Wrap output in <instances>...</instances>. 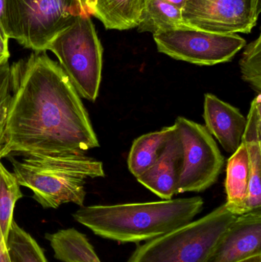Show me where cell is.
<instances>
[{
  "mask_svg": "<svg viewBox=\"0 0 261 262\" xmlns=\"http://www.w3.org/2000/svg\"><path fill=\"white\" fill-rule=\"evenodd\" d=\"M175 126L183 149L177 194L205 191L217 181L225 159L216 140L204 126L183 117L177 118Z\"/></svg>",
  "mask_w": 261,
  "mask_h": 262,
  "instance_id": "obj_7",
  "label": "cell"
},
{
  "mask_svg": "<svg viewBox=\"0 0 261 262\" xmlns=\"http://www.w3.org/2000/svg\"><path fill=\"white\" fill-rule=\"evenodd\" d=\"M9 38L0 32V66L9 61Z\"/></svg>",
  "mask_w": 261,
  "mask_h": 262,
  "instance_id": "obj_23",
  "label": "cell"
},
{
  "mask_svg": "<svg viewBox=\"0 0 261 262\" xmlns=\"http://www.w3.org/2000/svg\"><path fill=\"white\" fill-rule=\"evenodd\" d=\"M203 206V199L195 196L150 203L81 206L73 217L98 236L137 244L191 223Z\"/></svg>",
  "mask_w": 261,
  "mask_h": 262,
  "instance_id": "obj_2",
  "label": "cell"
},
{
  "mask_svg": "<svg viewBox=\"0 0 261 262\" xmlns=\"http://www.w3.org/2000/svg\"><path fill=\"white\" fill-rule=\"evenodd\" d=\"M236 262H261V255H254Z\"/></svg>",
  "mask_w": 261,
  "mask_h": 262,
  "instance_id": "obj_26",
  "label": "cell"
},
{
  "mask_svg": "<svg viewBox=\"0 0 261 262\" xmlns=\"http://www.w3.org/2000/svg\"><path fill=\"white\" fill-rule=\"evenodd\" d=\"M242 79L250 84L257 95L261 93V36L245 46L240 60Z\"/></svg>",
  "mask_w": 261,
  "mask_h": 262,
  "instance_id": "obj_21",
  "label": "cell"
},
{
  "mask_svg": "<svg viewBox=\"0 0 261 262\" xmlns=\"http://www.w3.org/2000/svg\"><path fill=\"white\" fill-rule=\"evenodd\" d=\"M59 60L80 97L96 101L99 94L103 67V47L90 13L76 17L48 46Z\"/></svg>",
  "mask_w": 261,
  "mask_h": 262,
  "instance_id": "obj_6",
  "label": "cell"
},
{
  "mask_svg": "<svg viewBox=\"0 0 261 262\" xmlns=\"http://www.w3.org/2000/svg\"><path fill=\"white\" fill-rule=\"evenodd\" d=\"M261 95L251 104L242 142L245 143L249 160L250 186L247 212L261 209Z\"/></svg>",
  "mask_w": 261,
  "mask_h": 262,
  "instance_id": "obj_13",
  "label": "cell"
},
{
  "mask_svg": "<svg viewBox=\"0 0 261 262\" xmlns=\"http://www.w3.org/2000/svg\"><path fill=\"white\" fill-rule=\"evenodd\" d=\"M89 13L107 29L127 30L138 27L147 0H83Z\"/></svg>",
  "mask_w": 261,
  "mask_h": 262,
  "instance_id": "obj_14",
  "label": "cell"
},
{
  "mask_svg": "<svg viewBox=\"0 0 261 262\" xmlns=\"http://www.w3.org/2000/svg\"><path fill=\"white\" fill-rule=\"evenodd\" d=\"M176 126L149 133L133 141L127 159L129 170L136 178L145 173L156 163Z\"/></svg>",
  "mask_w": 261,
  "mask_h": 262,
  "instance_id": "obj_16",
  "label": "cell"
},
{
  "mask_svg": "<svg viewBox=\"0 0 261 262\" xmlns=\"http://www.w3.org/2000/svg\"><path fill=\"white\" fill-rule=\"evenodd\" d=\"M5 1L6 0H0V32L5 34L4 29L3 26V14H4ZM6 35V34H5Z\"/></svg>",
  "mask_w": 261,
  "mask_h": 262,
  "instance_id": "obj_25",
  "label": "cell"
},
{
  "mask_svg": "<svg viewBox=\"0 0 261 262\" xmlns=\"http://www.w3.org/2000/svg\"><path fill=\"white\" fill-rule=\"evenodd\" d=\"M23 196L16 178L0 161V228L7 242L17 201Z\"/></svg>",
  "mask_w": 261,
  "mask_h": 262,
  "instance_id": "obj_19",
  "label": "cell"
},
{
  "mask_svg": "<svg viewBox=\"0 0 261 262\" xmlns=\"http://www.w3.org/2000/svg\"><path fill=\"white\" fill-rule=\"evenodd\" d=\"M238 215L226 205L136 248L127 262H205Z\"/></svg>",
  "mask_w": 261,
  "mask_h": 262,
  "instance_id": "obj_5",
  "label": "cell"
},
{
  "mask_svg": "<svg viewBox=\"0 0 261 262\" xmlns=\"http://www.w3.org/2000/svg\"><path fill=\"white\" fill-rule=\"evenodd\" d=\"M182 160V141L176 127V130L169 139L156 163L145 173L136 178L137 181L159 198L172 200L177 195Z\"/></svg>",
  "mask_w": 261,
  "mask_h": 262,
  "instance_id": "obj_11",
  "label": "cell"
},
{
  "mask_svg": "<svg viewBox=\"0 0 261 262\" xmlns=\"http://www.w3.org/2000/svg\"><path fill=\"white\" fill-rule=\"evenodd\" d=\"M12 99V78L9 61L0 66V151L4 144L8 111Z\"/></svg>",
  "mask_w": 261,
  "mask_h": 262,
  "instance_id": "obj_22",
  "label": "cell"
},
{
  "mask_svg": "<svg viewBox=\"0 0 261 262\" xmlns=\"http://www.w3.org/2000/svg\"><path fill=\"white\" fill-rule=\"evenodd\" d=\"M56 259L62 262H101L84 234L77 229H61L46 234Z\"/></svg>",
  "mask_w": 261,
  "mask_h": 262,
  "instance_id": "obj_17",
  "label": "cell"
},
{
  "mask_svg": "<svg viewBox=\"0 0 261 262\" xmlns=\"http://www.w3.org/2000/svg\"><path fill=\"white\" fill-rule=\"evenodd\" d=\"M203 117L207 130L227 152L234 154L242 143L247 118L239 109L212 94L205 95Z\"/></svg>",
  "mask_w": 261,
  "mask_h": 262,
  "instance_id": "obj_12",
  "label": "cell"
},
{
  "mask_svg": "<svg viewBox=\"0 0 261 262\" xmlns=\"http://www.w3.org/2000/svg\"><path fill=\"white\" fill-rule=\"evenodd\" d=\"M25 156L11 159L14 176L44 209L70 203L84 206L87 180L105 176L103 163L84 154Z\"/></svg>",
  "mask_w": 261,
  "mask_h": 262,
  "instance_id": "obj_3",
  "label": "cell"
},
{
  "mask_svg": "<svg viewBox=\"0 0 261 262\" xmlns=\"http://www.w3.org/2000/svg\"><path fill=\"white\" fill-rule=\"evenodd\" d=\"M11 262H48L39 245L15 221L9 231L7 242Z\"/></svg>",
  "mask_w": 261,
  "mask_h": 262,
  "instance_id": "obj_20",
  "label": "cell"
},
{
  "mask_svg": "<svg viewBox=\"0 0 261 262\" xmlns=\"http://www.w3.org/2000/svg\"><path fill=\"white\" fill-rule=\"evenodd\" d=\"M261 255V209L238 215L205 262H236Z\"/></svg>",
  "mask_w": 261,
  "mask_h": 262,
  "instance_id": "obj_10",
  "label": "cell"
},
{
  "mask_svg": "<svg viewBox=\"0 0 261 262\" xmlns=\"http://www.w3.org/2000/svg\"><path fill=\"white\" fill-rule=\"evenodd\" d=\"M260 0H187L184 26L217 34L250 33L257 24Z\"/></svg>",
  "mask_w": 261,
  "mask_h": 262,
  "instance_id": "obj_9",
  "label": "cell"
},
{
  "mask_svg": "<svg viewBox=\"0 0 261 262\" xmlns=\"http://www.w3.org/2000/svg\"><path fill=\"white\" fill-rule=\"evenodd\" d=\"M0 262H11L7 243L2 233L1 228H0Z\"/></svg>",
  "mask_w": 261,
  "mask_h": 262,
  "instance_id": "obj_24",
  "label": "cell"
},
{
  "mask_svg": "<svg viewBox=\"0 0 261 262\" xmlns=\"http://www.w3.org/2000/svg\"><path fill=\"white\" fill-rule=\"evenodd\" d=\"M10 68L12 99L0 160L11 152L85 154L99 146L88 114L60 64L35 52Z\"/></svg>",
  "mask_w": 261,
  "mask_h": 262,
  "instance_id": "obj_1",
  "label": "cell"
},
{
  "mask_svg": "<svg viewBox=\"0 0 261 262\" xmlns=\"http://www.w3.org/2000/svg\"><path fill=\"white\" fill-rule=\"evenodd\" d=\"M85 12L83 0H6L3 29L9 39L45 52L60 32Z\"/></svg>",
  "mask_w": 261,
  "mask_h": 262,
  "instance_id": "obj_4",
  "label": "cell"
},
{
  "mask_svg": "<svg viewBox=\"0 0 261 262\" xmlns=\"http://www.w3.org/2000/svg\"><path fill=\"white\" fill-rule=\"evenodd\" d=\"M250 186L249 160L245 143L228 159L225 190L228 210L235 215L247 213Z\"/></svg>",
  "mask_w": 261,
  "mask_h": 262,
  "instance_id": "obj_15",
  "label": "cell"
},
{
  "mask_svg": "<svg viewBox=\"0 0 261 262\" xmlns=\"http://www.w3.org/2000/svg\"><path fill=\"white\" fill-rule=\"evenodd\" d=\"M186 27L182 20V9L165 0H147L139 32L158 33L163 31Z\"/></svg>",
  "mask_w": 261,
  "mask_h": 262,
  "instance_id": "obj_18",
  "label": "cell"
},
{
  "mask_svg": "<svg viewBox=\"0 0 261 262\" xmlns=\"http://www.w3.org/2000/svg\"><path fill=\"white\" fill-rule=\"evenodd\" d=\"M158 51L174 59L211 66L231 61L246 41L238 34H217L188 27L153 34Z\"/></svg>",
  "mask_w": 261,
  "mask_h": 262,
  "instance_id": "obj_8",
  "label": "cell"
}]
</instances>
